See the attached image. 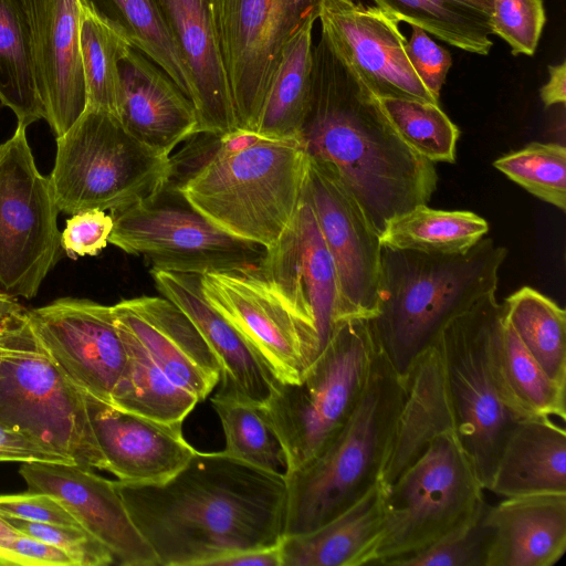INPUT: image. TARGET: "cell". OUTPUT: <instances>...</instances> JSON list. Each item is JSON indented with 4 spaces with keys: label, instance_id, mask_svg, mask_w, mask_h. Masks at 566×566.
Segmentation results:
<instances>
[{
    "label": "cell",
    "instance_id": "cell-1",
    "mask_svg": "<svg viewBox=\"0 0 566 566\" xmlns=\"http://www.w3.org/2000/svg\"><path fill=\"white\" fill-rule=\"evenodd\" d=\"M134 524L161 566H213L230 554L269 547L284 537L283 474L223 451H197L169 478L115 481Z\"/></svg>",
    "mask_w": 566,
    "mask_h": 566
},
{
    "label": "cell",
    "instance_id": "cell-2",
    "mask_svg": "<svg viewBox=\"0 0 566 566\" xmlns=\"http://www.w3.org/2000/svg\"><path fill=\"white\" fill-rule=\"evenodd\" d=\"M298 138L311 159L336 175L379 235L394 217L427 205L437 188L434 164L401 140L378 98L322 35Z\"/></svg>",
    "mask_w": 566,
    "mask_h": 566
},
{
    "label": "cell",
    "instance_id": "cell-3",
    "mask_svg": "<svg viewBox=\"0 0 566 566\" xmlns=\"http://www.w3.org/2000/svg\"><path fill=\"white\" fill-rule=\"evenodd\" d=\"M177 190L186 203L226 233L273 247L303 199L310 157L302 140L237 132Z\"/></svg>",
    "mask_w": 566,
    "mask_h": 566
},
{
    "label": "cell",
    "instance_id": "cell-4",
    "mask_svg": "<svg viewBox=\"0 0 566 566\" xmlns=\"http://www.w3.org/2000/svg\"><path fill=\"white\" fill-rule=\"evenodd\" d=\"M506 254L491 238L454 254L382 247L378 310L368 321L401 377L452 318L496 292Z\"/></svg>",
    "mask_w": 566,
    "mask_h": 566
},
{
    "label": "cell",
    "instance_id": "cell-5",
    "mask_svg": "<svg viewBox=\"0 0 566 566\" xmlns=\"http://www.w3.org/2000/svg\"><path fill=\"white\" fill-rule=\"evenodd\" d=\"M402 398L403 378L378 347L349 419L313 459L284 475V537L329 522L380 481Z\"/></svg>",
    "mask_w": 566,
    "mask_h": 566
},
{
    "label": "cell",
    "instance_id": "cell-6",
    "mask_svg": "<svg viewBox=\"0 0 566 566\" xmlns=\"http://www.w3.org/2000/svg\"><path fill=\"white\" fill-rule=\"evenodd\" d=\"M504 311L495 293L489 294L452 318L434 342L455 434L485 490L509 432L525 418L513 403L500 369L499 335Z\"/></svg>",
    "mask_w": 566,
    "mask_h": 566
},
{
    "label": "cell",
    "instance_id": "cell-7",
    "mask_svg": "<svg viewBox=\"0 0 566 566\" xmlns=\"http://www.w3.org/2000/svg\"><path fill=\"white\" fill-rule=\"evenodd\" d=\"M174 171L170 157L135 139L116 116L86 107L56 137L49 179L60 212H113L156 201Z\"/></svg>",
    "mask_w": 566,
    "mask_h": 566
},
{
    "label": "cell",
    "instance_id": "cell-8",
    "mask_svg": "<svg viewBox=\"0 0 566 566\" xmlns=\"http://www.w3.org/2000/svg\"><path fill=\"white\" fill-rule=\"evenodd\" d=\"M378 347L368 319L342 321L296 382L275 381L261 407L284 448L286 473L313 459L349 419Z\"/></svg>",
    "mask_w": 566,
    "mask_h": 566
},
{
    "label": "cell",
    "instance_id": "cell-9",
    "mask_svg": "<svg viewBox=\"0 0 566 566\" xmlns=\"http://www.w3.org/2000/svg\"><path fill=\"white\" fill-rule=\"evenodd\" d=\"M0 424L29 434L86 469L107 471L82 390L57 367L29 317L2 333Z\"/></svg>",
    "mask_w": 566,
    "mask_h": 566
},
{
    "label": "cell",
    "instance_id": "cell-10",
    "mask_svg": "<svg viewBox=\"0 0 566 566\" xmlns=\"http://www.w3.org/2000/svg\"><path fill=\"white\" fill-rule=\"evenodd\" d=\"M485 489L454 431L436 437L389 486L370 565L418 552L476 516Z\"/></svg>",
    "mask_w": 566,
    "mask_h": 566
},
{
    "label": "cell",
    "instance_id": "cell-11",
    "mask_svg": "<svg viewBox=\"0 0 566 566\" xmlns=\"http://www.w3.org/2000/svg\"><path fill=\"white\" fill-rule=\"evenodd\" d=\"M49 177L36 167L27 127L0 145V291L33 298L61 248Z\"/></svg>",
    "mask_w": 566,
    "mask_h": 566
},
{
    "label": "cell",
    "instance_id": "cell-12",
    "mask_svg": "<svg viewBox=\"0 0 566 566\" xmlns=\"http://www.w3.org/2000/svg\"><path fill=\"white\" fill-rule=\"evenodd\" d=\"M326 0H210L239 132L254 134L286 43Z\"/></svg>",
    "mask_w": 566,
    "mask_h": 566
},
{
    "label": "cell",
    "instance_id": "cell-13",
    "mask_svg": "<svg viewBox=\"0 0 566 566\" xmlns=\"http://www.w3.org/2000/svg\"><path fill=\"white\" fill-rule=\"evenodd\" d=\"M111 216L114 226L108 243L145 258L151 271L202 275L248 269L258 266L264 253L262 247L226 233L191 208L154 201Z\"/></svg>",
    "mask_w": 566,
    "mask_h": 566
},
{
    "label": "cell",
    "instance_id": "cell-14",
    "mask_svg": "<svg viewBox=\"0 0 566 566\" xmlns=\"http://www.w3.org/2000/svg\"><path fill=\"white\" fill-rule=\"evenodd\" d=\"M304 196L335 268L337 323L373 318L379 298V234L336 175L311 158Z\"/></svg>",
    "mask_w": 566,
    "mask_h": 566
},
{
    "label": "cell",
    "instance_id": "cell-15",
    "mask_svg": "<svg viewBox=\"0 0 566 566\" xmlns=\"http://www.w3.org/2000/svg\"><path fill=\"white\" fill-rule=\"evenodd\" d=\"M206 300L259 353L275 379L296 382L319 354L313 334L292 314L256 266L200 275Z\"/></svg>",
    "mask_w": 566,
    "mask_h": 566
},
{
    "label": "cell",
    "instance_id": "cell-16",
    "mask_svg": "<svg viewBox=\"0 0 566 566\" xmlns=\"http://www.w3.org/2000/svg\"><path fill=\"white\" fill-rule=\"evenodd\" d=\"M318 20L321 35L377 98L439 104L413 70L392 15L356 0H326Z\"/></svg>",
    "mask_w": 566,
    "mask_h": 566
},
{
    "label": "cell",
    "instance_id": "cell-17",
    "mask_svg": "<svg viewBox=\"0 0 566 566\" xmlns=\"http://www.w3.org/2000/svg\"><path fill=\"white\" fill-rule=\"evenodd\" d=\"M28 317L63 374L81 390L111 403L126 360L112 306L63 297L28 311Z\"/></svg>",
    "mask_w": 566,
    "mask_h": 566
},
{
    "label": "cell",
    "instance_id": "cell-18",
    "mask_svg": "<svg viewBox=\"0 0 566 566\" xmlns=\"http://www.w3.org/2000/svg\"><path fill=\"white\" fill-rule=\"evenodd\" d=\"M292 314L313 334L319 353L337 323V280L314 212L303 195L284 234L256 266Z\"/></svg>",
    "mask_w": 566,
    "mask_h": 566
},
{
    "label": "cell",
    "instance_id": "cell-19",
    "mask_svg": "<svg viewBox=\"0 0 566 566\" xmlns=\"http://www.w3.org/2000/svg\"><path fill=\"white\" fill-rule=\"evenodd\" d=\"M28 491L57 499L82 528L113 555L115 565L158 566L116 489L115 481L75 463L24 462L19 471Z\"/></svg>",
    "mask_w": 566,
    "mask_h": 566
},
{
    "label": "cell",
    "instance_id": "cell-20",
    "mask_svg": "<svg viewBox=\"0 0 566 566\" xmlns=\"http://www.w3.org/2000/svg\"><path fill=\"white\" fill-rule=\"evenodd\" d=\"M36 63L45 120L56 137L86 108L80 50V0H19Z\"/></svg>",
    "mask_w": 566,
    "mask_h": 566
},
{
    "label": "cell",
    "instance_id": "cell-21",
    "mask_svg": "<svg viewBox=\"0 0 566 566\" xmlns=\"http://www.w3.org/2000/svg\"><path fill=\"white\" fill-rule=\"evenodd\" d=\"M128 331L175 385L203 401L220 380V366L205 339L165 296L143 295L112 305Z\"/></svg>",
    "mask_w": 566,
    "mask_h": 566
},
{
    "label": "cell",
    "instance_id": "cell-22",
    "mask_svg": "<svg viewBox=\"0 0 566 566\" xmlns=\"http://www.w3.org/2000/svg\"><path fill=\"white\" fill-rule=\"evenodd\" d=\"M82 392L107 471L117 480L163 481L181 469L196 452L182 434V423L157 421Z\"/></svg>",
    "mask_w": 566,
    "mask_h": 566
},
{
    "label": "cell",
    "instance_id": "cell-23",
    "mask_svg": "<svg viewBox=\"0 0 566 566\" xmlns=\"http://www.w3.org/2000/svg\"><path fill=\"white\" fill-rule=\"evenodd\" d=\"M158 292L196 326L220 366L217 392L262 406L275 377L241 333L205 297L200 274L150 271Z\"/></svg>",
    "mask_w": 566,
    "mask_h": 566
},
{
    "label": "cell",
    "instance_id": "cell-24",
    "mask_svg": "<svg viewBox=\"0 0 566 566\" xmlns=\"http://www.w3.org/2000/svg\"><path fill=\"white\" fill-rule=\"evenodd\" d=\"M191 77L198 134L222 137L238 130L210 0H157Z\"/></svg>",
    "mask_w": 566,
    "mask_h": 566
},
{
    "label": "cell",
    "instance_id": "cell-25",
    "mask_svg": "<svg viewBox=\"0 0 566 566\" xmlns=\"http://www.w3.org/2000/svg\"><path fill=\"white\" fill-rule=\"evenodd\" d=\"M119 73L117 119L135 139L170 157L180 143L198 134L190 99L140 51L130 48L119 62Z\"/></svg>",
    "mask_w": 566,
    "mask_h": 566
},
{
    "label": "cell",
    "instance_id": "cell-26",
    "mask_svg": "<svg viewBox=\"0 0 566 566\" xmlns=\"http://www.w3.org/2000/svg\"><path fill=\"white\" fill-rule=\"evenodd\" d=\"M402 378L403 398L380 474L385 486L413 463L436 437L454 431L443 365L434 343Z\"/></svg>",
    "mask_w": 566,
    "mask_h": 566
},
{
    "label": "cell",
    "instance_id": "cell-27",
    "mask_svg": "<svg viewBox=\"0 0 566 566\" xmlns=\"http://www.w3.org/2000/svg\"><path fill=\"white\" fill-rule=\"evenodd\" d=\"M488 566H552L566 551V493L504 497L489 505Z\"/></svg>",
    "mask_w": 566,
    "mask_h": 566
},
{
    "label": "cell",
    "instance_id": "cell-28",
    "mask_svg": "<svg viewBox=\"0 0 566 566\" xmlns=\"http://www.w3.org/2000/svg\"><path fill=\"white\" fill-rule=\"evenodd\" d=\"M489 491L503 497L566 493V431L552 417H525L509 432Z\"/></svg>",
    "mask_w": 566,
    "mask_h": 566
},
{
    "label": "cell",
    "instance_id": "cell-29",
    "mask_svg": "<svg viewBox=\"0 0 566 566\" xmlns=\"http://www.w3.org/2000/svg\"><path fill=\"white\" fill-rule=\"evenodd\" d=\"M386 486L377 482L361 499L316 530L285 536L282 566L370 565L385 516Z\"/></svg>",
    "mask_w": 566,
    "mask_h": 566
},
{
    "label": "cell",
    "instance_id": "cell-30",
    "mask_svg": "<svg viewBox=\"0 0 566 566\" xmlns=\"http://www.w3.org/2000/svg\"><path fill=\"white\" fill-rule=\"evenodd\" d=\"M314 22L306 23L284 46L266 92L255 135L265 138L298 136L311 95Z\"/></svg>",
    "mask_w": 566,
    "mask_h": 566
},
{
    "label": "cell",
    "instance_id": "cell-31",
    "mask_svg": "<svg viewBox=\"0 0 566 566\" xmlns=\"http://www.w3.org/2000/svg\"><path fill=\"white\" fill-rule=\"evenodd\" d=\"M126 360L111 403L167 423H182L199 402L156 366L137 339L117 323Z\"/></svg>",
    "mask_w": 566,
    "mask_h": 566
},
{
    "label": "cell",
    "instance_id": "cell-32",
    "mask_svg": "<svg viewBox=\"0 0 566 566\" xmlns=\"http://www.w3.org/2000/svg\"><path fill=\"white\" fill-rule=\"evenodd\" d=\"M0 103L18 125L45 118L28 20L19 0H0Z\"/></svg>",
    "mask_w": 566,
    "mask_h": 566
},
{
    "label": "cell",
    "instance_id": "cell-33",
    "mask_svg": "<svg viewBox=\"0 0 566 566\" xmlns=\"http://www.w3.org/2000/svg\"><path fill=\"white\" fill-rule=\"evenodd\" d=\"M488 232L486 220L471 211L419 205L389 220L379 239L382 247L390 249L454 254L469 250Z\"/></svg>",
    "mask_w": 566,
    "mask_h": 566
},
{
    "label": "cell",
    "instance_id": "cell-34",
    "mask_svg": "<svg viewBox=\"0 0 566 566\" xmlns=\"http://www.w3.org/2000/svg\"><path fill=\"white\" fill-rule=\"evenodd\" d=\"M119 29L132 45L159 66L190 99L193 87L157 0H80Z\"/></svg>",
    "mask_w": 566,
    "mask_h": 566
},
{
    "label": "cell",
    "instance_id": "cell-35",
    "mask_svg": "<svg viewBox=\"0 0 566 566\" xmlns=\"http://www.w3.org/2000/svg\"><path fill=\"white\" fill-rule=\"evenodd\" d=\"M504 318L556 382L566 386V313L548 296L523 286L504 302Z\"/></svg>",
    "mask_w": 566,
    "mask_h": 566
},
{
    "label": "cell",
    "instance_id": "cell-36",
    "mask_svg": "<svg viewBox=\"0 0 566 566\" xmlns=\"http://www.w3.org/2000/svg\"><path fill=\"white\" fill-rule=\"evenodd\" d=\"M399 22L423 29L458 49L488 55L493 41L490 17L462 0H373Z\"/></svg>",
    "mask_w": 566,
    "mask_h": 566
},
{
    "label": "cell",
    "instance_id": "cell-37",
    "mask_svg": "<svg viewBox=\"0 0 566 566\" xmlns=\"http://www.w3.org/2000/svg\"><path fill=\"white\" fill-rule=\"evenodd\" d=\"M133 48L116 27L82 6L80 50L86 107L117 117L120 91L119 62Z\"/></svg>",
    "mask_w": 566,
    "mask_h": 566
},
{
    "label": "cell",
    "instance_id": "cell-38",
    "mask_svg": "<svg viewBox=\"0 0 566 566\" xmlns=\"http://www.w3.org/2000/svg\"><path fill=\"white\" fill-rule=\"evenodd\" d=\"M499 363L504 386L523 416L565 420L566 386L543 370L504 316L499 335Z\"/></svg>",
    "mask_w": 566,
    "mask_h": 566
},
{
    "label": "cell",
    "instance_id": "cell-39",
    "mask_svg": "<svg viewBox=\"0 0 566 566\" xmlns=\"http://www.w3.org/2000/svg\"><path fill=\"white\" fill-rule=\"evenodd\" d=\"M211 403L219 416L228 455L256 468L285 475L284 448L262 407L217 392Z\"/></svg>",
    "mask_w": 566,
    "mask_h": 566
},
{
    "label": "cell",
    "instance_id": "cell-40",
    "mask_svg": "<svg viewBox=\"0 0 566 566\" xmlns=\"http://www.w3.org/2000/svg\"><path fill=\"white\" fill-rule=\"evenodd\" d=\"M390 125L413 151L437 163H453L459 128L439 104L406 98H378Z\"/></svg>",
    "mask_w": 566,
    "mask_h": 566
},
{
    "label": "cell",
    "instance_id": "cell-41",
    "mask_svg": "<svg viewBox=\"0 0 566 566\" xmlns=\"http://www.w3.org/2000/svg\"><path fill=\"white\" fill-rule=\"evenodd\" d=\"M493 166L538 199L566 208V148L555 143H531L497 158Z\"/></svg>",
    "mask_w": 566,
    "mask_h": 566
},
{
    "label": "cell",
    "instance_id": "cell-42",
    "mask_svg": "<svg viewBox=\"0 0 566 566\" xmlns=\"http://www.w3.org/2000/svg\"><path fill=\"white\" fill-rule=\"evenodd\" d=\"M486 503L471 521L429 546L389 560L387 566H488L493 531Z\"/></svg>",
    "mask_w": 566,
    "mask_h": 566
},
{
    "label": "cell",
    "instance_id": "cell-43",
    "mask_svg": "<svg viewBox=\"0 0 566 566\" xmlns=\"http://www.w3.org/2000/svg\"><path fill=\"white\" fill-rule=\"evenodd\" d=\"M546 21L543 0H492L490 28L514 55L532 56Z\"/></svg>",
    "mask_w": 566,
    "mask_h": 566
},
{
    "label": "cell",
    "instance_id": "cell-44",
    "mask_svg": "<svg viewBox=\"0 0 566 566\" xmlns=\"http://www.w3.org/2000/svg\"><path fill=\"white\" fill-rule=\"evenodd\" d=\"M0 516L21 533L62 549L75 566L115 565L112 553L80 526L31 522L4 514Z\"/></svg>",
    "mask_w": 566,
    "mask_h": 566
},
{
    "label": "cell",
    "instance_id": "cell-45",
    "mask_svg": "<svg viewBox=\"0 0 566 566\" xmlns=\"http://www.w3.org/2000/svg\"><path fill=\"white\" fill-rule=\"evenodd\" d=\"M113 226L112 216L104 210L76 212L61 233V248L73 258L96 255L108 244Z\"/></svg>",
    "mask_w": 566,
    "mask_h": 566
},
{
    "label": "cell",
    "instance_id": "cell-46",
    "mask_svg": "<svg viewBox=\"0 0 566 566\" xmlns=\"http://www.w3.org/2000/svg\"><path fill=\"white\" fill-rule=\"evenodd\" d=\"M406 52L426 88L439 101L440 91L452 65L449 51L437 44L423 29L411 25Z\"/></svg>",
    "mask_w": 566,
    "mask_h": 566
},
{
    "label": "cell",
    "instance_id": "cell-47",
    "mask_svg": "<svg viewBox=\"0 0 566 566\" xmlns=\"http://www.w3.org/2000/svg\"><path fill=\"white\" fill-rule=\"evenodd\" d=\"M0 514L31 522L80 526L57 499L42 492L0 495Z\"/></svg>",
    "mask_w": 566,
    "mask_h": 566
},
{
    "label": "cell",
    "instance_id": "cell-48",
    "mask_svg": "<svg viewBox=\"0 0 566 566\" xmlns=\"http://www.w3.org/2000/svg\"><path fill=\"white\" fill-rule=\"evenodd\" d=\"M0 462L75 463L71 458L21 431L0 424Z\"/></svg>",
    "mask_w": 566,
    "mask_h": 566
},
{
    "label": "cell",
    "instance_id": "cell-49",
    "mask_svg": "<svg viewBox=\"0 0 566 566\" xmlns=\"http://www.w3.org/2000/svg\"><path fill=\"white\" fill-rule=\"evenodd\" d=\"M3 551L9 565L20 566H75L72 558L62 549L21 534L10 542Z\"/></svg>",
    "mask_w": 566,
    "mask_h": 566
},
{
    "label": "cell",
    "instance_id": "cell-50",
    "mask_svg": "<svg viewBox=\"0 0 566 566\" xmlns=\"http://www.w3.org/2000/svg\"><path fill=\"white\" fill-rule=\"evenodd\" d=\"M213 566H282L281 543L230 554L218 559Z\"/></svg>",
    "mask_w": 566,
    "mask_h": 566
},
{
    "label": "cell",
    "instance_id": "cell-51",
    "mask_svg": "<svg viewBox=\"0 0 566 566\" xmlns=\"http://www.w3.org/2000/svg\"><path fill=\"white\" fill-rule=\"evenodd\" d=\"M548 81L541 88V99L546 107L566 102V63L548 66Z\"/></svg>",
    "mask_w": 566,
    "mask_h": 566
},
{
    "label": "cell",
    "instance_id": "cell-52",
    "mask_svg": "<svg viewBox=\"0 0 566 566\" xmlns=\"http://www.w3.org/2000/svg\"><path fill=\"white\" fill-rule=\"evenodd\" d=\"M28 316L17 297L0 291V334L21 323Z\"/></svg>",
    "mask_w": 566,
    "mask_h": 566
},
{
    "label": "cell",
    "instance_id": "cell-53",
    "mask_svg": "<svg viewBox=\"0 0 566 566\" xmlns=\"http://www.w3.org/2000/svg\"><path fill=\"white\" fill-rule=\"evenodd\" d=\"M21 534L22 533L20 531L12 527L8 522H6L0 516V555L2 557L3 565L9 566L8 556H7L6 552L3 551V548Z\"/></svg>",
    "mask_w": 566,
    "mask_h": 566
},
{
    "label": "cell",
    "instance_id": "cell-54",
    "mask_svg": "<svg viewBox=\"0 0 566 566\" xmlns=\"http://www.w3.org/2000/svg\"><path fill=\"white\" fill-rule=\"evenodd\" d=\"M462 1L475 7L476 9L483 11L484 13H486L490 17L491 9H492V0H462Z\"/></svg>",
    "mask_w": 566,
    "mask_h": 566
},
{
    "label": "cell",
    "instance_id": "cell-55",
    "mask_svg": "<svg viewBox=\"0 0 566 566\" xmlns=\"http://www.w3.org/2000/svg\"><path fill=\"white\" fill-rule=\"evenodd\" d=\"M4 352H6V349H4V344H3V339H2V333H1L0 334V367H1V364L3 360Z\"/></svg>",
    "mask_w": 566,
    "mask_h": 566
},
{
    "label": "cell",
    "instance_id": "cell-56",
    "mask_svg": "<svg viewBox=\"0 0 566 566\" xmlns=\"http://www.w3.org/2000/svg\"><path fill=\"white\" fill-rule=\"evenodd\" d=\"M0 565H3V560H2L1 555H0Z\"/></svg>",
    "mask_w": 566,
    "mask_h": 566
}]
</instances>
